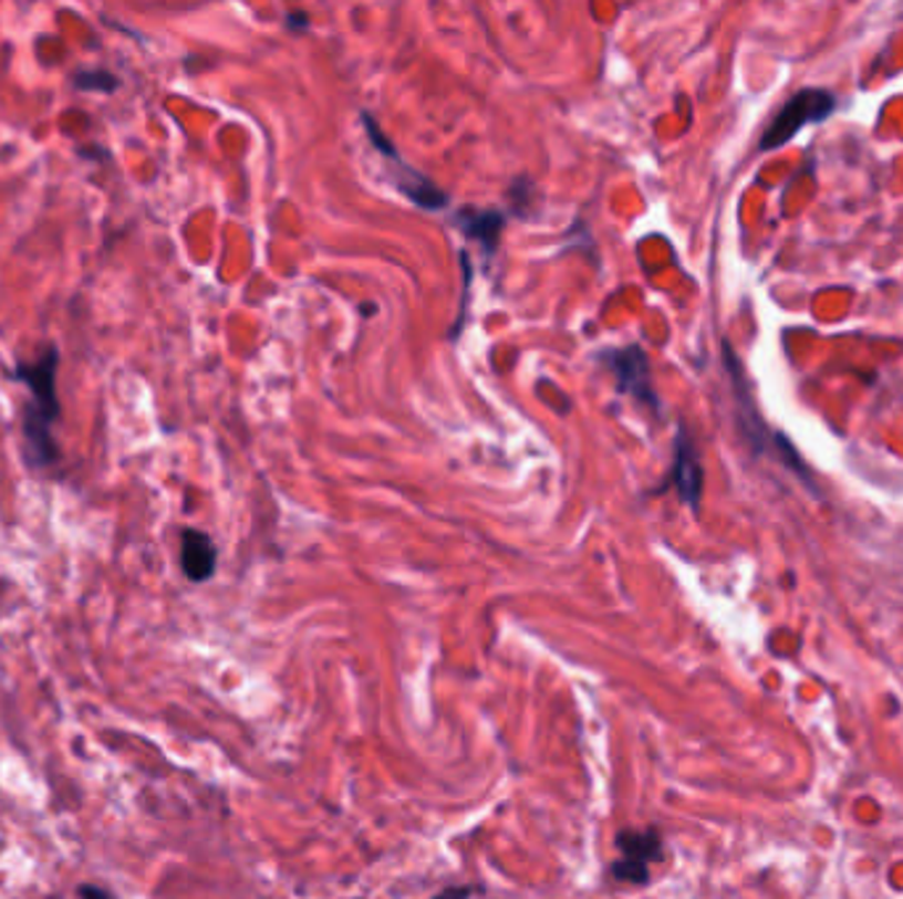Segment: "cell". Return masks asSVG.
<instances>
[{
	"instance_id": "9c48e42d",
	"label": "cell",
	"mask_w": 903,
	"mask_h": 899,
	"mask_svg": "<svg viewBox=\"0 0 903 899\" xmlns=\"http://www.w3.org/2000/svg\"><path fill=\"white\" fill-rule=\"evenodd\" d=\"M455 224L460 228L465 236L474 238L481 243V249L487 257H495L497 243H499V232L505 228V217L499 211H481V209H460L455 217Z\"/></svg>"
},
{
	"instance_id": "8fae6325",
	"label": "cell",
	"mask_w": 903,
	"mask_h": 899,
	"mask_svg": "<svg viewBox=\"0 0 903 899\" xmlns=\"http://www.w3.org/2000/svg\"><path fill=\"white\" fill-rule=\"evenodd\" d=\"M80 899H114L112 891L106 887H98V884H80L77 887Z\"/></svg>"
},
{
	"instance_id": "52a82bcc",
	"label": "cell",
	"mask_w": 903,
	"mask_h": 899,
	"mask_svg": "<svg viewBox=\"0 0 903 899\" xmlns=\"http://www.w3.org/2000/svg\"><path fill=\"white\" fill-rule=\"evenodd\" d=\"M674 480H676V489H679V496L684 504L697 510V506H700V496H703V467H700V459H697L695 443L689 441L687 430L684 428H679V433H676Z\"/></svg>"
},
{
	"instance_id": "5b68a950",
	"label": "cell",
	"mask_w": 903,
	"mask_h": 899,
	"mask_svg": "<svg viewBox=\"0 0 903 899\" xmlns=\"http://www.w3.org/2000/svg\"><path fill=\"white\" fill-rule=\"evenodd\" d=\"M59 362L61 354L53 343H45L40 348V354L32 362H19L13 375L17 380L27 386V390L32 394V404L51 415L53 420L59 422L61 417V404H59V390H56V373H59Z\"/></svg>"
},
{
	"instance_id": "7a4b0ae2",
	"label": "cell",
	"mask_w": 903,
	"mask_h": 899,
	"mask_svg": "<svg viewBox=\"0 0 903 899\" xmlns=\"http://www.w3.org/2000/svg\"><path fill=\"white\" fill-rule=\"evenodd\" d=\"M362 122H365V129H367V135H371L373 146L378 148L386 159H392L394 182L402 194H405L407 198H413L417 206H423V209H428V211H439L444 209V206H449V196L444 194L439 185H436L434 180H428L426 175H421V171L399 159V154L394 150L392 140L381 133L371 114H362Z\"/></svg>"
},
{
	"instance_id": "6da1fadb",
	"label": "cell",
	"mask_w": 903,
	"mask_h": 899,
	"mask_svg": "<svg viewBox=\"0 0 903 899\" xmlns=\"http://www.w3.org/2000/svg\"><path fill=\"white\" fill-rule=\"evenodd\" d=\"M834 106H838L834 95L830 91H822V87H806V91L796 93L785 103L782 112L771 119V125L766 127L761 150H775L790 143L803 127L824 122L834 112Z\"/></svg>"
},
{
	"instance_id": "3957f363",
	"label": "cell",
	"mask_w": 903,
	"mask_h": 899,
	"mask_svg": "<svg viewBox=\"0 0 903 899\" xmlns=\"http://www.w3.org/2000/svg\"><path fill=\"white\" fill-rule=\"evenodd\" d=\"M619 860L611 866V876L621 884H632V887H642L650 881V866L663 860V839L655 828L647 832H626L619 834Z\"/></svg>"
},
{
	"instance_id": "7c38bea8",
	"label": "cell",
	"mask_w": 903,
	"mask_h": 899,
	"mask_svg": "<svg viewBox=\"0 0 903 899\" xmlns=\"http://www.w3.org/2000/svg\"><path fill=\"white\" fill-rule=\"evenodd\" d=\"M474 895V887H452V889H444L436 899H470Z\"/></svg>"
},
{
	"instance_id": "ba28073f",
	"label": "cell",
	"mask_w": 903,
	"mask_h": 899,
	"mask_svg": "<svg viewBox=\"0 0 903 899\" xmlns=\"http://www.w3.org/2000/svg\"><path fill=\"white\" fill-rule=\"evenodd\" d=\"M180 567L188 581L204 583L217 569V546L204 531L186 527L180 533Z\"/></svg>"
},
{
	"instance_id": "30bf717a",
	"label": "cell",
	"mask_w": 903,
	"mask_h": 899,
	"mask_svg": "<svg viewBox=\"0 0 903 899\" xmlns=\"http://www.w3.org/2000/svg\"><path fill=\"white\" fill-rule=\"evenodd\" d=\"M72 82H74V87H80V91H95V93H114L116 87H120V80H116L114 74L104 66L80 69V72L72 74Z\"/></svg>"
},
{
	"instance_id": "4fadbf2b",
	"label": "cell",
	"mask_w": 903,
	"mask_h": 899,
	"mask_svg": "<svg viewBox=\"0 0 903 899\" xmlns=\"http://www.w3.org/2000/svg\"><path fill=\"white\" fill-rule=\"evenodd\" d=\"M301 22L307 24L304 13H289V24H291V27H301Z\"/></svg>"
},
{
	"instance_id": "8992f818",
	"label": "cell",
	"mask_w": 903,
	"mask_h": 899,
	"mask_svg": "<svg viewBox=\"0 0 903 899\" xmlns=\"http://www.w3.org/2000/svg\"><path fill=\"white\" fill-rule=\"evenodd\" d=\"M53 425H56V420L32 401H27L22 407L24 459L30 467H51L59 462V446L51 433Z\"/></svg>"
},
{
	"instance_id": "277c9868",
	"label": "cell",
	"mask_w": 903,
	"mask_h": 899,
	"mask_svg": "<svg viewBox=\"0 0 903 899\" xmlns=\"http://www.w3.org/2000/svg\"><path fill=\"white\" fill-rule=\"evenodd\" d=\"M598 359L608 369H611L615 383H619L621 394L634 396V399L647 404V407L655 411L661 409L658 394H655V388H653V377H650L647 354L642 352L640 346L608 348V352H602Z\"/></svg>"
}]
</instances>
